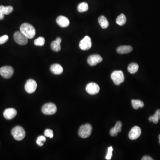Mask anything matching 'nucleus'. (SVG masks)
<instances>
[{"instance_id":"obj_1","label":"nucleus","mask_w":160,"mask_h":160,"mask_svg":"<svg viewBox=\"0 0 160 160\" xmlns=\"http://www.w3.org/2000/svg\"><path fill=\"white\" fill-rule=\"evenodd\" d=\"M20 31L28 39H32L34 37L36 30L34 27L30 24L23 23L20 27Z\"/></svg>"},{"instance_id":"obj_2","label":"nucleus","mask_w":160,"mask_h":160,"mask_svg":"<svg viewBox=\"0 0 160 160\" xmlns=\"http://www.w3.org/2000/svg\"><path fill=\"white\" fill-rule=\"evenodd\" d=\"M11 134L17 141H21L25 136V132L22 127L17 126L12 130Z\"/></svg>"},{"instance_id":"obj_3","label":"nucleus","mask_w":160,"mask_h":160,"mask_svg":"<svg viewBox=\"0 0 160 160\" xmlns=\"http://www.w3.org/2000/svg\"><path fill=\"white\" fill-rule=\"evenodd\" d=\"M111 77L115 84L117 85L122 83L125 80L123 73L121 70H116L112 72Z\"/></svg>"},{"instance_id":"obj_4","label":"nucleus","mask_w":160,"mask_h":160,"mask_svg":"<svg viewBox=\"0 0 160 160\" xmlns=\"http://www.w3.org/2000/svg\"><path fill=\"white\" fill-rule=\"evenodd\" d=\"M92 132V127L90 124H86L81 126L79 130L78 134L81 138H86L90 136Z\"/></svg>"},{"instance_id":"obj_5","label":"nucleus","mask_w":160,"mask_h":160,"mask_svg":"<svg viewBox=\"0 0 160 160\" xmlns=\"http://www.w3.org/2000/svg\"><path fill=\"white\" fill-rule=\"evenodd\" d=\"M42 112L44 114L47 115H53L56 113L57 111V107L54 104L48 103L43 106L42 109Z\"/></svg>"},{"instance_id":"obj_6","label":"nucleus","mask_w":160,"mask_h":160,"mask_svg":"<svg viewBox=\"0 0 160 160\" xmlns=\"http://www.w3.org/2000/svg\"><path fill=\"white\" fill-rule=\"evenodd\" d=\"M13 37L16 42L20 45H26L28 42V38L20 31L16 32Z\"/></svg>"},{"instance_id":"obj_7","label":"nucleus","mask_w":160,"mask_h":160,"mask_svg":"<svg viewBox=\"0 0 160 160\" xmlns=\"http://www.w3.org/2000/svg\"><path fill=\"white\" fill-rule=\"evenodd\" d=\"M14 73L13 68L10 66H3L0 68V74L6 79L11 78Z\"/></svg>"},{"instance_id":"obj_8","label":"nucleus","mask_w":160,"mask_h":160,"mask_svg":"<svg viewBox=\"0 0 160 160\" xmlns=\"http://www.w3.org/2000/svg\"><path fill=\"white\" fill-rule=\"evenodd\" d=\"M37 83L33 79H29L25 83L24 89L27 93L30 94L34 93L37 89Z\"/></svg>"},{"instance_id":"obj_9","label":"nucleus","mask_w":160,"mask_h":160,"mask_svg":"<svg viewBox=\"0 0 160 160\" xmlns=\"http://www.w3.org/2000/svg\"><path fill=\"white\" fill-rule=\"evenodd\" d=\"M92 46L91 40L89 36H85L81 41L79 43V47L83 50H89Z\"/></svg>"},{"instance_id":"obj_10","label":"nucleus","mask_w":160,"mask_h":160,"mask_svg":"<svg viewBox=\"0 0 160 160\" xmlns=\"http://www.w3.org/2000/svg\"><path fill=\"white\" fill-rule=\"evenodd\" d=\"M86 91L90 95H95L99 92L100 87L96 83L91 82L86 85Z\"/></svg>"},{"instance_id":"obj_11","label":"nucleus","mask_w":160,"mask_h":160,"mask_svg":"<svg viewBox=\"0 0 160 160\" xmlns=\"http://www.w3.org/2000/svg\"><path fill=\"white\" fill-rule=\"evenodd\" d=\"M102 60V58L99 54H93L89 57L87 62L90 66H93L101 62Z\"/></svg>"},{"instance_id":"obj_12","label":"nucleus","mask_w":160,"mask_h":160,"mask_svg":"<svg viewBox=\"0 0 160 160\" xmlns=\"http://www.w3.org/2000/svg\"><path fill=\"white\" fill-rule=\"evenodd\" d=\"M141 131L140 127L137 126H134L129 134V137L130 140H136L141 135Z\"/></svg>"},{"instance_id":"obj_13","label":"nucleus","mask_w":160,"mask_h":160,"mask_svg":"<svg viewBox=\"0 0 160 160\" xmlns=\"http://www.w3.org/2000/svg\"><path fill=\"white\" fill-rule=\"evenodd\" d=\"M17 114L16 110L14 108H7L4 112L3 116L7 120H11L14 118Z\"/></svg>"},{"instance_id":"obj_14","label":"nucleus","mask_w":160,"mask_h":160,"mask_svg":"<svg viewBox=\"0 0 160 160\" xmlns=\"http://www.w3.org/2000/svg\"><path fill=\"white\" fill-rule=\"evenodd\" d=\"M57 24L61 27H67L69 24V21L68 18L63 16H60L56 20Z\"/></svg>"},{"instance_id":"obj_15","label":"nucleus","mask_w":160,"mask_h":160,"mask_svg":"<svg viewBox=\"0 0 160 160\" xmlns=\"http://www.w3.org/2000/svg\"><path fill=\"white\" fill-rule=\"evenodd\" d=\"M122 123L121 122H118L116 124L114 127L112 128L110 130V134L112 137L117 136L118 133L122 131Z\"/></svg>"},{"instance_id":"obj_16","label":"nucleus","mask_w":160,"mask_h":160,"mask_svg":"<svg viewBox=\"0 0 160 160\" xmlns=\"http://www.w3.org/2000/svg\"><path fill=\"white\" fill-rule=\"evenodd\" d=\"M50 71L52 73L55 75H60L63 72V69L61 65L58 64L52 65L50 67Z\"/></svg>"},{"instance_id":"obj_17","label":"nucleus","mask_w":160,"mask_h":160,"mask_svg":"<svg viewBox=\"0 0 160 160\" xmlns=\"http://www.w3.org/2000/svg\"><path fill=\"white\" fill-rule=\"evenodd\" d=\"M133 48L131 46H123L117 48V51L119 54H128L132 52Z\"/></svg>"},{"instance_id":"obj_18","label":"nucleus","mask_w":160,"mask_h":160,"mask_svg":"<svg viewBox=\"0 0 160 160\" xmlns=\"http://www.w3.org/2000/svg\"><path fill=\"white\" fill-rule=\"evenodd\" d=\"M99 23L100 26L103 29H106L108 26V22L107 19L104 16H101L99 19Z\"/></svg>"},{"instance_id":"obj_19","label":"nucleus","mask_w":160,"mask_h":160,"mask_svg":"<svg viewBox=\"0 0 160 160\" xmlns=\"http://www.w3.org/2000/svg\"><path fill=\"white\" fill-rule=\"evenodd\" d=\"M160 119V110L156 111L154 115L150 116L149 118V121L150 122H153L154 124L158 123V121Z\"/></svg>"},{"instance_id":"obj_20","label":"nucleus","mask_w":160,"mask_h":160,"mask_svg":"<svg viewBox=\"0 0 160 160\" xmlns=\"http://www.w3.org/2000/svg\"><path fill=\"white\" fill-rule=\"evenodd\" d=\"M131 103L133 108L135 110H137L139 108L143 107L144 106V104L143 101L138 100H132Z\"/></svg>"},{"instance_id":"obj_21","label":"nucleus","mask_w":160,"mask_h":160,"mask_svg":"<svg viewBox=\"0 0 160 160\" xmlns=\"http://www.w3.org/2000/svg\"><path fill=\"white\" fill-rule=\"evenodd\" d=\"M138 69H139L138 65L135 63H131L128 67V71L131 74L136 73L138 70Z\"/></svg>"},{"instance_id":"obj_22","label":"nucleus","mask_w":160,"mask_h":160,"mask_svg":"<svg viewBox=\"0 0 160 160\" xmlns=\"http://www.w3.org/2000/svg\"><path fill=\"white\" fill-rule=\"evenodd\" d=\"M0 10H1L5 15H9L13 12V8L11 6H5L1 5L0 6Z\"/></svg>"},{"instance_id":"obj_23","label":"nucleus","mask_w":160,"mask_h":160,"mask_svg":"<svg viewBox=\"0 0 160 160\" xmlns=\"http://www.w3.org/2000/svg\"><path fill=\"white\" fill-rule=\"evenodd\" d=\"M126 18L124 14H121L117 17L116 23L120 26H122L126 24Z\"/></svg>"},{"instance_id":"obj_24","label":"nucleus","mask_w":160,"mask_h":160,"mask_svg":"<svg viewBox=\"0 0 160 160\" xmlns=\"http://www.w3.org/2000/svg\"><path fill=\"white\" fill-rule=\"evenodd\" d=\"M88 5L86 2H82L78 5L77 10L80 13L85 12L88 10Z\"/></svg>"},{"instance_id":"obj_25","label":"nucleus","mask_w":160,"mask_h":160,"mask_svg":"<svg viewBox=\"0 0 160 160\" xmlns=\"http://www.w3.org/2000/svg\"><path fill=\"white\" fill-rule=\"evenodd\" d=\"M60 44H61L58 42L56 40L53 41L51 44V49L54 51L59 52L61 50V45Z\"/></svg>"},{"instance_id":"obj_26","label":"nucleus","mask_w":160,"mask_h":160,"mask_svg":"<svg viewBox=\"0 0 160 160\" xmlns=\"http://www.w3.org/2000/svg\"><path fill=\"white\" fill-rule=\"evenodd\" d=\"M34 45L36 46H42L45 45V40L43 37H39L38 38L35 40L34 42Z\"/></svg>"},{"instance_id":"obj_27","label":"nucleus","mask_w":160,"mask_h":160,"mask_svg":"<svg viewBox=\"0 0 160 160\" xmlns=\"http://www.w3.org/2000/svg\"><path fill=\"white\" fill-rule=\"evenodd\" d=\"M46 141V138L45 137L43 136H39L37 138L36 142L39 146H42L44 144Z\"/></svg>"},{"instance_id":"obj_28","label":"nucleus","mask_w":160,"mask_h":160,"mask_svg":"<svg viewBox=\"0 0 160 160\" xmlns=\"http://www.w3.org/2000/svg\"><path fill=\"white\" fill-rule=\"evenodd\" d=\"M44 134L46 137L52 138L54 137V133L52 130L50 129H47L45 131Z\"/></svg>"},{"instance_id":"obj_29","label":"nucleus","mask_w":160,"mask_h":160,"mask_svg":"<svg viewBox=\"0 0 160 160\" xmlns=\"http://www.w3.org/2000/svg\"><path fill=\"white\" fill-rule=\"evenodd\" d=\"M112 151H113V149L112 146L108 147V149L107 154L106 156V159L107 160H109L111 159Z\"/></svg>"},{"instance_id":"obj_30","label":"nucleus","mask_w":160,"mask_h":160,"mask_svg":"<svg viewBox=\"0 0 160 160\" xmlns=\"http://www.w3.org/2000/svg\"><path fill=\"white\" fill-rule=\"evenodd\" d=\"M9 39L8 36L7 35L2 36L0 37V45H2L3 44L5 43L8 41Z\"/></svg>"},{"instance_id":"obj_31","label":"nucleus","mask_w":160,"mask_h":160,"mask_svg":"<svg viewBox=\"0 0 160 160\" xmlns=\"http://www.w3.org/2000/svg\"><path fill=\"white\" fill-rule=\"evenodd\" d=\"M142 160H153V159H152V157H150L149 156H144V157H142L141 159Z\"/></svg>"},{"instance_id":"obj_32","label":"nucleus","mask_w":160,"mask_h":160,"mask_svg":"<svg viewBox=\"0 0 160 160\" xmlns=\"http://www.w3.org/2000/svg\"><path fill=\"white\" fill-rule=\"evenodd\" d=\"M4 15L5 14L2 13L1 10H0V20H1L4 19Z\"/></svg>"},{"instance_id":"obj_33","label":"nucleus","mask_w":160,"mask_h":160,"mask_svg":"<svg viewBox=\"0 0 160 160\" xmlns=\"http://www.w3.org/2000/svg\"><path fill=\"white\" fill-rule=\"evenodd\" d=\"M56 41H57L58 42L61 44V39L60 38H57V39H56Z\"/></svg>"},{"instance_id":"obj_34","label":"nucleus","mask_w":160,"mask_h":160,"mask_svg":"<svg viewBox=\"0 0 160 160\" xmlns=\"http://www.w3.org/2000/svg\"><path fill=\"white\" fill-rule=\"evenodd\" d=\"M159 143L160 144V134L159 135Z\"/></svg>"}]
</instances>
